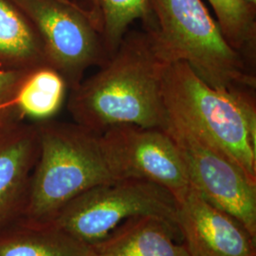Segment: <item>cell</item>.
<instances>
[{"label":"cell","mask_w":256,"mask_h":256,"mask_svg":"<svg viewBox=\"0 0 256 256\" xmlns=\"http://www.w3.org/2000/svg\"><path fill=\"white\" fill-rule=\"evenodd\" d=\"M170 63L151 28L126 34L101 70L72 90L68 110L76 124L100 134L118 124L164 129Z\"/></svg>","instance_id":"1"},{"label":"cell","mask_w":256,"mask_h":256,"mask_svg":"<svg viewBox=\"0 0 256 256\" xmlns=\"http://www.w3.org/2000/svg\"><path fill=\"white\" fill-rule=\"evenodd\" d=\"M37 131L39 152L23 210L26 220L48 223L82 192L118 180L100 133L64 122H43Z\"/></svg>","instance_id":"2"},{"label":"cell","mask_w":256,"mask_h":256,"mask_svg":"<svg viewBox=\"0 0 256 256\" xmlns=\"http://www.w3.org/2000/svg\"><path fill=\"white\" fill-rule=\"evenodd\" d=\"M167 113L230 158L256 182V108L252 92L216 90L182 61L171 62L162 86Z\"/></svg>","instance_id":"3"},{"label":"cell","mask_w":256,"mask_h":256,"mask_svg":"<svg viewBox=\"0 0 256 256\" xmlns=\"http://www.w3.org/2000/svg\"><path fill=\"white\" fill-rule=\"evenodd\" d=\"M156 27L151 28L171 62L182 61L210 88L254 92L256 75L245 55L230 46L202 0H151Z\"/></svg>","instance_id":"4"},{"label":"cell","mask_w":256,"mask_h":256,"mask_svg":"<svg viewBox=\"0 0 256 256\" xmlns=\"http://www.w3.org/2000/svg\"><path fill=\"white\" fill-rule=\"evenodd\" d=\"M176 212L178 202L169 191L155 183L128 178L82 192L50 223L90 247L124 222L138 218L153 216L178 229Z\"/></svg>","instance_id":"5"},{"label":"cell","mask_w":256,"mask_h":256,"mask_svg":"<svg viewBox=\"0 0 256 256\" xmlns=\"http://www.w3.org/2000/svg\"><path fill=\"white\" fill-rule=\"evenodd\" d=\"M164 130L178 148L192 188L256 239V182L207 138L168 113Z\"/></svg>","instance_id":"6"},{"label":"cell","mask_w":256,"mask_h":256,"mask_svg":"<svg viewBox=\"0 0 256 256\" xmlns=\"http://www.w3.org/2000/svg\"><path fill=\"white\" fill-rule=\"evenodd\" d=\"M32 21L46 52L48 64L64 77L72 90L82 82L92 66L110 58L101 34L77 10L57 0H14Z\"/></svg>","instance_id":"7"},{"label":"cell","mask_w":256,"mask_h":256,"mask_svg":"<svg viewBox=\"0 0 256 256\" xmlns=\"http://www.w3.org/2000/svg\"><path fill=\"white\" fill-rule=\"evenodd\" d=\"M101 134L118 180L155 183L176 200L191 188L182 154L164 129L118 124Z\"/></svg>","instance_id":"8"},{"label":"cell","mask_w":256,"mask_h":256,"mask_svg":"<svg viewBox=\"0 0 256 256\" xmlns=\"http://www.w3.org/2000/svg\"><path fill=\"white\" fill-rule=\"evenodd\" d=\"M178 202L176 225L192 256H256V239L192 186Z\"/></svg>","instance_id":"9"},{"label":"cell","mask_w":256,"mask_h":256,"mask_svg":"<svg viewBox=\"0 0 256 256\" xmlns=\"http://www.w3.org/2000/svg\"><path fill=\"white\" fill-rule=\"evenodd\" d=\"M38 152L37 126H18L0 140V230L25 208Z\"/></svg>","instance_id":"10"},{"label":"cell","mask_w":256,"mask_h":256,"mask_svg":"<svg viewBox=\"0 0 256 256\" xmlns=\"http://www.w3.org/2000/svg\"><path fill=\"white\" fill-rule=\"evenodd\" d=\"M178 230L164 220L144 216L128 220L90 246V256H192Z\"/></svg>","instance_id":"11"},{"label":"cell","mask_w":256,"mask_h":256,"mask_svg":"<svg viewBox=\"0 0 256 256\" xmlns=\"http://www.w3.org/2000/svg\"><path fill=\"white\" fill-rule=\"evenodd\" d=\"M0 256H90V247L50 222L26 220L0 230Z\"/></svg>","instance_id":"12"},{"label":"cell","mask_w":256,"mask_h":256,"mask_svg":"<svg viewBox=\"0 0 256 256\" xmlns=\"http://www.w3.org/2000/svg\"><path fill=\"white\" fill-rule=\"evenodd\" d=\"M50 66L36 30L8 0H0V70L34 72Z\"/></svg>","instance_id":"13"},{"label":"cell","mask_w":256,"mask_h":256,"mask_svg":"<svg viewBox=\"0 0 256 256\" xmlns=\"http://www.w3.org/2000/svg\"><path fill=\"white\" fill-rule=\"evenodd\" d=\"M66 86L64 77L52 66L34 70L21 84L16 97L19 116L37 120L52 118L64 102Z\"/></svg>","instance_id":"14"},{"label":"cell","mask_w":256,"mask_h":256,"mask_svg":"<svg viewBox=\"0 0 256 256\" xmlns=\"http://www.w3.org/2000/svg\"><path fill=\"white\" fill-rule=\"evenodd\" d=\"M101 22V36L110 57L126 36L130 24L147 19L152 12L151 0H95Z\"/></svg>","instance_id":"15"},{"label":"cell","mask_w":256,"mask_h":256,"mask_svg":"<svg viewBox=\"0 0 256 256\" xmlns=\"http://www.w3.org/2000/svg\"><path fill=\"white\" fill-rule=\"evenodd\" d=\"M218 23L230 45L245 55L256 40L254 8L244 0H209Z\"/></svg>","instance_id":"16"},{"label":"cell","mask_w":256,"mask_h":256,"mask_svg":"<svg viewBox=\"0 0 256 256\" xmlns=\"http://www.w3.org/2000/svg\"><path fill=\"white\" fill-rule=\"evenodd\" d=\"M32 72L0 70V119L19 115L16 97L21 84Z\"/></svg>","instance_id":"17"},{"label":"cell","mask_w":256,"mask_h":256,"mask_svg":"<svg viewBox=\"0 0 256 256\" xmlns=\"http://www.w3.org/2000/svg\"><path fill=\"white\" fill-rule=\"evenodd\" d=\"M21 118L19 115H12L10 117H6L0 119V140L9 134L12 130L18 126V119Z\"/></svg>","instance_id":"18"},{"label":"cell","mask_w":256,"mask_h":256,"mask_svg":"<svg viewBox=\"0 0 256 256\" xmlns=\"http://www.w3.org/2000/svg\"><path fill=\"white\" fill-rule=\"evenodd\" d=\"M57 1H59L60 3H62V4H64V5H66V6H68V7H72V8H74V9L77 10L78 12H80L84 16H86L88 18L90 19V21H92L93 24L96 26V28H97L98 30H99V26H98V23H97L96 19L94 18L92 14H90L88 10H86L84 8H82L80 5L76 4L72 0H57Z\"/></svg>","instance_id":"19"},{"label":"cell","mask_w":256,"mask_h":256,"mask_svg":"<svg viewBox=\"0 0 256 256\" xmlns=\"http://www.w3.org/2000/svg\"><path fill=\"white\" fill-rule=\"evenodd\" d=\"M247 4H248L250 6H252V7H256V0H244Z\"/></svg>","instance_id":"20"}]
</instances>
